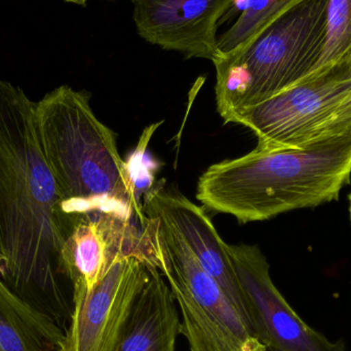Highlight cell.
I'll return each mask as SVG.
<instances>
[{"label":"cell","mask_w":351,"mask_h":351,"mask_svg":"<svg viewBox=\"0 0 351 351\" xmlns=\"http://www.w3.org/2000/svg\"><path fill=\"white\" fill-rule=\"evenodd\" d=\"M73 224L39 144L35 102L0 80V278L65 331L73 304L60 252Z\"/></svg>","instance_id":"6da1fadb"},{"label":"cell","mask_w":351,"mask_h":351,"mask_svg":"<svg viewBox=\"0 0 351 351\" xmlns=\"http://www.w3.org/2000/svg\"><path fill=\"white\" fill-rule=\"evenodd\" d=\"M350 178L351 135L336 136L213 165L198 180L196 198L241 223L257 222L337 200Z\"/></svg>","instance_id":"7a4b0ae2"},{"label":"cell","mask_w":351,"mask_h":351,"mask_svg":"<svg viewBox=\"0 0 351 351\" xmlns=\"http://www.w3.org/2000/svg\"><path fill=\"white\" fill-rule=\"evenodd\" d=\"M35 125L45 160L55 177L62 210L73 220L107 208L145 217L129 164L117 135L95 114L86 92L62 86L35 103Z\"/></svg>","instance_id":"3957f363"},{"label":"cell","mask_w":351,"mask_h":351,"mask_svg":"<svg viewBox=\"0 0 351 351\" xmlns=\"http://www.w3.org/2000/svg\"><path fill=\"white\" fill-rule=\"evenodd\" d=\"M327 0H302L249 43L213 62L217 111L225 123L311 74L326 37Z\"/></svg>","instance_id":"277c9868"},{"label":"cell","mask_w":351,"mask_h":351,"mask_svg":"<svg viewBox=\"0 0 351 351\" xmlns=\"http://www.w3.org/2000/svg\"><path fill=\"white\" fill-rule=\"evenodd\" d=\"M140 223L179 307L190 351H266L185 241L158 219Z\"/></svg>","instance_id":"5b68a950"},{"label":"cell","mask_w":351,"mask_h":351,"mask_svg":"<svg viewBox=\"0 0 351 351\" xmlns=\"http://www.w3.org/2000/svg\"><path fill=\"white\" fill-rule=\"evenodd\" d=\"M350 90V72L311 74L292 88L237 113L230 123L255 134L256 149H300L319 140Z\"/></svg>","instance_id":"8992f818"},{"label":"cell","mask_w":351,"mask_h":351,"mask_svg":"<svg viewBox=\"0 0 351 351\" xmlns=\"http://www.w3.org/2000/svg\"><path fill=\"white\" fill-rule=\"evenodd\" d=\"M235 274L247 300L252 330L266 351H344L303 322L270 276L267 259L257 245H228Z\"/></svg>","instance_id":"52a82bcc"},{"label":"cell","mask_w":351,"mask_h":351,"mask_svg":"<svg viewBox=\"0 0 351 351\" xmlns=\"http://www.w3.org/2000/svg\"><path fill=\"white\" fill-rule=\"evenodd\" d=\"M149 268L136 256L115 260L90 292L72 295V315L62 351H117Z\"/></svg>","instance_id":"ba28073f"},{"label":"cell","mask_w":351,"mask_h":351,"mask_svg":"<svg viewBox=\"0 0 351 351\" xmlns=\"http://www.w3.org/2000/svg\"><path fill=\"white\" fill-rule=\"evenodd\" d=\"M134 215L128 208H107L76 217L60 252L72 295L92 291L119 258L136 256L154 267L142 229L132 222Z\"/></svg>","instance_id":"9c48e42d"},{"label":"cell","mask_w":351,"mask_h":351,"mask_svg":"<svg viewBox=\"0 0 351 351\" xmlns=\"http://www.w3.org/2000/svg\"><path fill=\"white\" fill-rule=\"evenodd\" d=\"M142 210L147 218L158 219L185 241L253 332L247 300L229 255L228 243L221 239L206 210L178 190L166 186H152L144 192Z\"/></svg>","instance_id":"30bf717a"},{"label":"cell","mask_w":351,"mask_h":351,"mask_svg":"<svg viewBox=\"0 0 351 351\" xmlns=\"http://www.w3.org/2000/svg\"><path fill=\"white\" fill-rule=\"evenodd\" d=\"M138 34L152 45L187 58L220 57L219 25L233 0H131Z\"/></svg>","instance_id":"8fae6325"},{"label":"cell","mask_w":351,"mask_h":351,"mask_svg":"<svg viewBox=\"0 0 351 351\" xmlns=\"http://www.w3.org/2000/svg\"><path fill=\"white\" fill-rule=\"evenodd\" d=\"M138 295L117 351H176L181 319L170 286L158 268Z\"/></svg>","instance_id":"7c38bea8"},{"label":"cell","mask_w":351,"mask_h":351,"mask_svg":"<svg viewBox=\"0 0 351 351\" xmlns=\"http://www.w3.org/2000/svg\"><path fill=\"white\" fill-rule=\"evenodd\" d=\"M65 334L0 278V351H62Z\"/></svg>","instance_id":"4fadbf2b"},{"label":"cell","mask_w":351,"mask_h":351,"mask_svg":"<svg viewBox=\"0 0 351 351\" xmlns=\"http://www.w3.org/2000/svg\"><path fill=\"white\" fill-rule=\"evenodd\" d=\"M300 1L302 0H237L231 8L234 5L241 12L239 18L218 37L220 57L245 47L268 25Z\"/></svg>","instance_id":"5bb4252c"},{"label":"cell","mask_w":351,"mask_h":351,"mask_svg":"<svg viewBox=\"0 0 351 351\" xmlns=\"http://www.w3.org/2000/svg\"><path fill=\"white\" fill-rule=\"evenodd\" d=\"M333 70L351 73V0H327L325 43L311 74Z\"/></svg>","instance_id":"9a60e30c"},{"label":"cell","mask_w":351,"mask_h":351,"mask_svg":"<svg viewBox=\"0 0 351 351\" xmlns=\"http://www.w3.org/2000/svg\"><path fill=\"white\" fill-rule=\"evenodd\" d=\"M348 135H351V90L326 123L319 140Z\"/></svg>","instance_id":"2e32d148"},{"label":"cell","mask_w":351,"mask_h":351,"mask_svg":"<svg viewBox=\"0 0 351 351\" xmlns=\"http://www.w3.org/2000/svg\"><path fill=\"white\" fill-rule=\"evenodd\" d=\"M67 2H71V3L80 4V5H84L88 0H65Z\"/></svg>","instance_id":"e0dca14e"},{"label":"cell","mask_w":351,"mask_h":351,"mask_svg":"<svg viewBox=\"0 0 351 351\" xmlns=\"http://www.w3.org/2000/svg\"><path fill=\"white\" fill-rule=\"evenodd\" d=\"M348 213H350V219L351 222V192L348 195Z\"/></svg>","instance_id":"ac0fdd59"}]
</instances>
